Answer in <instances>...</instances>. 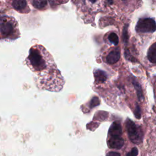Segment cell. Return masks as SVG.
<instances>
[{
  "instance_id": "cell-21",
  "label": "cell",
  "mask_w": 156,
  "mask_h": 156,
  "mask_svg": "<svg viewBox=\"0 0 156 156\" xmlns=\"http://www.w3.org/2000/svg\"><path fill=\"white\" fill-rule=\"evenodd\" d=\"M89 1H90V2H93H93H95L97 0H89Z\"/></svg>"
},
{
  "instance_id": "cell-4",
  "label": "cell",
  "mask_w": 156,
  "mask_h": 156,
  "mask_svg": "<svg viewBox=\"0 0 156 156\" xmlns=\"http://www.w3.org/2000/svg\"><path fill=\"white\" fill-rule=\"evenodd\" d=\"M135 30L138 32H154L156 30V23L152 18L140 19L136 25Z\"/></svg>"
},
{
  "instance_id": "cell-16",
  "label": "cell",
  "mask_w": 156,
  "mask_h": 156,
  "mask_svg": "<svg viewBox=\"0 0 156 156\" xmlns=\"http://www.w3.org/2000/svg\"><path fill=\"white\" fill-rule=\"evenodd\" d=\"M138 149L136 147H133L130 152H129L126 156H136L138 155Z\"/></svg>"
},
{
  "instance_id": "cell-2",
  "label": "cell",
  "mask_w": 156,
  "mask_h": 156,
  "mask_svg": "<svg viewBox=\"0 0 156 156\" xmlns=\"http://www.w3.org/2000/svg\"><path fill=\"white\" fill-rule=\"evenodd\" d=\"M0 34L2 38L15 39L18 38L20 33L18 23L15 19L11 16H4L0 23Z\"/></svg>"
},
{
  "instance_id": "cell-5",
  "label": "cell",
  "mask_w": 156,
  "mask_h": 156,
  "mask_svg": "<svg viewBox=\"0 0 156 156\" xmlns=\"http://www.w3.org/2000/svg\"><path fill=\"white\" fill-rule=\"evenodd\" d=\"M108 145L110 148L119 149L124 145V140L121 136H110Z\"/></svg>"
},
{
  "instance_id": "cell-18",
  "label": "cell",
  "mask_w": 156,
  "mask_h": 156,
  "mask_svg": "<svg viewBox=\"0 0 156 156\" xmlns=\"http://www.w3.org/2000/svg\"><path fill=\"white\" fill-rule=\"evenodd\" d=\"M125 55H126V58H127V60H130V61H133V60H135V61H136V60L135 59V58H133V57L130 55V52H129L128 50H126V51H125Z\"/></svg>"
},
{
  "instance_id": "cell-12",
  "label": "cell",
  "mask_w": 156,
  "mask_h": 156,
  "mask_svg": "<svg viewBox=\"0 0 156 156\" xmlns=\"http://www.w3.org/2000/svg\"><path fill=\"white\" fill-rule=\"evenodd\" d=\"M133 85L136 90V92H137V95H138V99L140 100H143V92H142V89H141V87L140 86V85L135 80H133Z\"/></svg>"
},
{
  "instance_id": "cell-19",
  "label": "cell",
  "mask_w": 156,
  "mask_h": 156,
  "mask_svg": "<svg viewBox=\"0 0 156 156\" xmlns=\"http://www.w3.org/2000/svg\"><path fill=\"white\" fill-rule=\"evenodd\" d=\"M106 156H120V154L115 152H110L106 155Z\"/></svg>"
},
{
  "instance_id": "cell-22",
  "label": "cell",
  "mask_w": 156,
  "mask_h": 156,
  "mask_svg": "<svg viewBox=\"0 0 156 156\" xmlns=\"http://www.w3.org/2000/svg\"><path fill=\"white\" fill-rule=\"evenodd\" d=\"M123 1H126V0H123Z\"/></svg>"
},
{
  "instance_id": "cell-7",
  "label": "cell",
  "mask_w": 156,
  "mask_h": 156,
  "mask_svg": "<svg viewBox=\"0 0 156 156\" xmlns=\"http://www.w3.org/2000/svg\"><path fill=\"white\" fill-rule=\"evenodd\" d=\"M12 5L13 8L18 12L21 13L27 12L26 9H27V4L26 0H13Z\"/></svg>"
},
{
  "instance_id": "cell-14",
  "label": "cell",
  "mask_w": 156,
  "mask_h": 156,
  "mask_svg": "<svg viewBox=\"0 0 156 156\" xmlns=\"http://www.w3.org/2000/svg\"><path fill=\"white\" fill-rule=\"evenodd\" d=\"M99 104V100L97 97H94L90 102V107H93L94 106L98 105Z\"/></svg>"
},
{
  "instance_id": "cell-3",
  "label": "cell",
  "mask_w": 156,
  "mask_h": 156,
  "mask_svg": "<svg viewBox=\"0 0 156 156\" xmlns=\"http://www.w3.org/2000/svg\"><path fill=\"white\" fill-rule=\"evenodd\" d=\"M126 126L130 140L135 144L141 143L143 140V132L141 128L129 119L126 122Z\"/></svg>"
},
{
  "instance_id": "cell-6",
  "label": "cell",
  "mask_w": 156,
  "mask_h": 156,
  "mask_svg": "<svg viewBox=\"0 0 156 156\" xmlns=\"http://www.w3.org/2000/svg\"><path fill=\"white\" fill-rule=\"evenodd\" d=\"M108 134L110 136H121L122 134V128L119 122L115 121L112 124L108 130Z\"/></svg>"
},
{
  "instance_id": "cell-20",
  "label": "cell",
  "mask_w": 156,
  "mask_h": 156,
  "mask_svg": "<svg viewBox=\"0 0 156 156\" xmlns=\"http://www.w3.org/2000/svg\"><path fill=\"white\" fill-rule=\"evenodd\" d=\"M108 2L110 4H113V0H108Z\"/></svg>"
},
{
  "instance_id": "cell-15",
  "label": "cell",
  "mask_w": 156,
  "mask_h": 156,
  "mask_svg": "<svg viewBox=\"0 0 156 156\" xmlns=\"http://www.w3.org/2000/svg\"><path fill=\"white\" fill-rule=\"evenodd\" d=\"M123 40L126 43L127 42L128 40V32H127V25H126L124 29L123 32Z\"/></svg>"
},
{
  "instance_id": "cell-1",
  "label": "cell",
  "mask_w": 156,
  "mask_h": 156,
  "mask_svg": "<svg viewBox=\"0 0 156 156\" xmlns=\"http://www.w3.org/2000/svg\"><path fill=\"white\" fill-rule=\"evenodd\" d=\"M25 61L34 74L35 83L40 89L51 91L62 90L63 79L52 55L44 46L41 44L32 46Z\"/></svg>"
},
{
  "instance_id": "cell-10",
  "label": "cell",
  "mask_w": 156,
  "mask_h": 156,
  "mask_svg": "<svg viewBox=\"0 0 156 156\" xmlns=\"http://www.w3.org/2000/svg\"><path fill=\"white\" fill-rule=\"evenodd\" d=\"M95 80L98 83H103L107 79V75L102 70H96L94 72Z\"/></svg>"
},
{
  "instance_id": "cell-8",
  "label": "cell",
  "mask_w": 156,
  "mask_h": 156,
  "mask_svg": "<svg viewBox=\"0 0 156 156\" xmlns=\"http://www.w3.org/2000/svg\"><path fill=\"white\" fill-rule=\"evenodd\" d=\"M120 58V52L119 49L110 52L106 57V62L108 64H114L117 62Z\"/></svg>"
},
{
  "instance_id": "cell-13",
  "label": "cell",
  "mask_w": 156,
  "mask_h": 156,
  "mask_svg": "<svg viewBox=\"0 0 156 156\" xmlns=\"http://www.w3.org/2000/svg\"><path fill=\"white\" fill-rule=\"evenodd\" d=\"M108 40L112 43H113L114 45H117L119 43V38H118V35L114 33V32H112L108 37Z\"/></svg>"
},
{
  "instance_id": "cell-9",
  "label": "cell",
  "mask_w": 156,
  "mask_h": 156,
  "mask_svg": "<svg viewBox=\"0 0 156 156\" xmlns=\"http://www.w3.org/2000/svg\"><path fill=\"white\" fill-rule=\"evenodd\" d=\"M147 58L151 63L156 64V43L152 44L149 48Z\"/></svg>"
},
{
  "instance_id": "cell-17",
  "label": "cell",
  "mask_w": 156,
  "mask_h": 156,
  "mask_svg": "<svg viewBox=\"0 0 156 156\" xmlns=\"http://www.w3.org/2000/svg\"><path fill=\"white\" fill-rule=\"evenodd\" d=\"M135 115L137 119H139L141 118V111L140 107L138 105H136V107L135 110Z\"/></svg>"
},
{
  "instance_id": "cell-11",
  "label": "cell",
  "mask_w": 156,
  "mask_h": 156,
  "mask_svg": "<svg viewBox=\"0 0 156 156\" xmlns=\"http://www.w3.org/2000/svg\"><path fill=\"white\" fill-rule=\"evenodd\" d=\"M47 0H33V5L38 9H41L47 5Z\"/></svg>"
}]
</instances>
